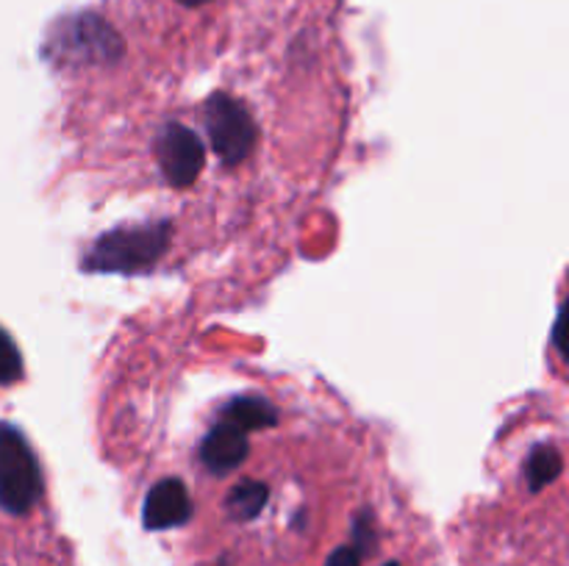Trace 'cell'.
<instances>
[{
	"label": "cell",
	"mask_w": 569,
	"mask_h": 566,
	"mask_svg": "<svg viewBox=\"0 0 569 566\" xmlns=\"http://www.w3.org/2000/svg\"><path fill=\"white\" fill-rule=\"evenodd\" d=\"M17 375H20V358L11 338L0 331V383H11Z\"/></svg>",
	"instance_id": "cell-1"
},
{
	"label": "cell",
	"mask_w": 569,
	"mask_h": 566,
	"mask_svg": "<svg viewBox=\"0 0 569 566\" xmlns=\"http://www.w3.org/2000/svg\"><path fill=\"white\" fill-rule=\"evenodd\" d=\"M383 566H403V564H398V560H387V564Z\"/></svg>",
	"instance_id": "cell-2"
}]
</instances>
